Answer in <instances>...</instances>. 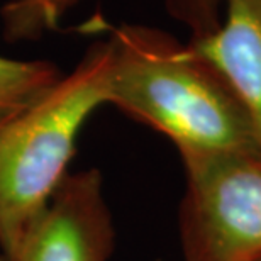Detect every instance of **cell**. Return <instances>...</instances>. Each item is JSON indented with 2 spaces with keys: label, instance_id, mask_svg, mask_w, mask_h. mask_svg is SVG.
<instances>
[{
  "label": "cell",
  "instance_id": "obj_5",
  "mask_svg": "<svg viewBox=\"0 0 261 261\" xmlns=\"http://www.w3.org/2000/svg\"><path fill=\"white\" fill-rule=\"evenodd\" d=\"M189 43L222 73L246 109L261 163V0H224L217 28Z\"/></svg>",
  "mask_w": 261,
  "mask_h": 261
},
{
  "label": "cell",
  "instance_id": "obj_3",
  "mask_svg": "<svg viewBox=\"0 0 261 261\" xmlns=\"http://www.w3.org/2000/svg\"><path fill=\"white\" fill-rule=\"evenodd\" d=\"M185 261H261V163L243 154L181 158Z\"/></svg>",
  "mask_w": 261,
  "mask_h": 261
},
{
  "label": "cell",
  "instance_id": "obj_6",
  "mask_svg": "<svg viewBox=\"0 0 261 261\" xmlns=\"http://www.w3.org/2000/svg\"><path fill=\"white\" fill-rule=\"evenodd\" d=\"M46 60H15L0 55V130L41 100L61 80Z\"/></svg>",
  "mask_w": 261,
  "mask_h": 261
},
{
  "label": "cell",
  "instance_id": "obj_2",
  "mask_svg": "<svg viewBox=\"0 0 261 261\" xmlns=\"http://www.w3.org/2000/svg\"><path fill=\"white\" fill-rule=\"evenodd\" d=\"M107 75L109 44L103 41L0 130V249L17 241L70 173L83 126L107 106Z\"/></svg>",
  "mask_w": 261,
  "mask_h": 261
},
{
  "label": "cell",
  "instance_id": "obj_7",
  "mask_svg": "<svg viewBox=\"0 0 261 261\" xmlns=\"http://www.w3.org/2000/svg\"><path fill=\"white\" fill-rule=\"evenodd\" d=\"M82 0H9L0 9L4 38L9 43L39 39L58 29Z\"/></svg>",
  "mask_w": 261,
  "mask_h": 261
},
{
  "label": "cell",
  "instance_id": "obj_1",
  "mask_svg": "<svg viewBox=\"0 0 261 261\" xmlns=\"http://www.w3.org/2000/svg\"><path fill=\"white\" fill-rule=\"evenodd\" d=\"M109 33L107 106L163 134L180 158L258 160L246 109L222 73L190 43L143 24L114 25Z\"/></svg>",
  "mask_w": 261,
  "mask_h": 261
},
{
  "label": "cell",
  "instance_id": "obj_4",
  "mask_svg": "<svg viewBox=\"0 0 261 261\" xmlns=\"http://www.w3.org/2000/svg\"><path fill=\"white\" fill-rule=\"evenodd\" d=\"M116 229L97 168L68 173L0 261H111Z\"/></svg>",
  "mask_w": 261,
  "mask_h": 261
},
{
  "label": "cell",
  "instance_id": "obj_8",
  "mask_svg": "<svg viewBox=\"0 0 261 261\" xmlns=\"http://www.w3.org/2000/svg\"><path fill=\"white\" fill-rule=\"evenodd\" d=\"M170 15L190 29V38L211 33L222 15L224 0H165Z\"/></svg>",
  "mask_w": 261,
  "mask_h": 261
}]
</instances>
